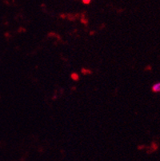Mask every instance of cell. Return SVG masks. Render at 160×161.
I'll use <instances>...</instances> for the list:
<instances>
[{
  "mask_svg": "<svg viewBox=\"0 0 160 161\" xmlns=\"http://www.w3.org/2000/svg\"><path fill=\"white\" fill-rule=\"evenodd\" d=\"M152 92H155V93H158V92H160V82L155 83V84L152 86Z\"/></svg>",
  "mask_w": 160,
  "mask_h": 161,
  "instance_id": "1",
  "label": "cell"
},
{
  "mask_svg": "<svg viewBox=\"0 0 160 161\" xmlns=\"http://www.w3.org/2000/svg\"><path fill=\"white\" fill-rule=\"evenodd\" d=\"M83 1L85 3H89L91 2V0H83Z\"/></svg>",
  "mask_w": 160,
  "mask_h": 161,
  "instance_id": "2",
  "label": "cell"
}]
</instances>
